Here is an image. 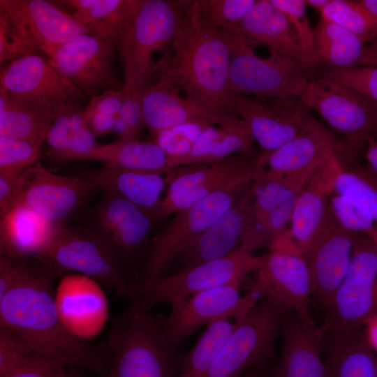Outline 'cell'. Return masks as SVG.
I'll use <instances>...</instances> for the list:
<instances>
[{
    "mask_svg": "<svg viewBox=\"0 0 377 377\" xmlns=\"http://www.w3.org/2000/svg\"><path fill=\"white\" fill-rule=\"evenodd\" d=\"M55 277L34 261L20 282L0 298V327L16 332L43 356L104 377L108 350L78 339L65 327L54 298Z\"/></svg>",
    "mask_w": 377,
    "mask_h": 377,
    "instance_id": "cell-1",
    "label": "cell"
},
{
    "mask_svg": "<svg viewBox=\"0 0 377 377\" xmlns=\"http://www.w3.org/2000/svg\"><path fill=\"white\" fill-rule=\"evenodd\" d=\"M182 14L163 57L155 64L156 80L168 82L217 111L236 115L229 84L230 50L222 30L209 23L193 0H181Z\"/></svg>",
    "mask_w": 377,
    "mask_h": 377,
    "instance_id": "cell-2",
    "label": "cell"
},
{
    "mask_svg": "<svg viewBox=\"0 0 377 377\" xmlns=\"http://www.w3.org/2000/svg\"><path fill=\"white\" fill-rule=\"evenodd\" d=\"M163 318L130 300L108 332L104 377H177L182 357L166 334Z\"/></svg>",
    "mask_w": 377,
    "mask_h": 377,
    "instance_id": "cell-3",
    "label": "cell"
},
{
    "mask_svg": "<svg viewBox=\"0 0 377 377\" xmlns=\"http://www.w3.org/2000/svg\"><path fill=\"white\" fill-rule=\"evenodd\" d=\"M37 262L56 277L80 274L96 280L119 298L131 300L135 297L138 274L131 263L90 227L64 225Z\"/></svg>",
    "mask_w": 377,
    "mask_h": 377,
    "instance_id": "cell-4",
    "label": "cell"
},
{
    "mask_svg": "<svg viewBox=\"0 0 377 377\" xmlns=\"http://www.w3.org/2000/svg\"><path fill=\"white\" fill-rule=\"evenodd\" d=\"M222 31L230 46L229 84L235 94L267 99L300 97L316 77L318 66L300 64L274 54L267 59L260 58L243 36L232 30Z\"/></svg>",
    "mask_w": 377,
    "mask_h": 377,
    "instance_id": "cell-5",
    "label": "cell"
},
{
    "mask_svg": "<svg viewBox=\"0 0 377 377\" xmlns=\"http://www.w3.org/2000/svg\"><path fill=\"white\" fill-rule=\"evenodd\" d=\"M342 135L334 146L342 167L354 164L364 151L374 131L372 101L356 91L325 77L316 76L300 96Z\"/></svg>",
    "mask_w": 377,
    "mask_h": 377,
    "instance_id": "cell-6",
    "label": "cell"
},
{
    "mask_svg": "<svg viewBox=\"0 0 377 377\" xmlns=\"http://www.w3.org/2000/svg\"><path fill=\"white\" fill-rule=\"evenodd\" d=\"M292 311L265 293L239 321L216 357L206 377H240L275 355L276 339Z\"/></svg>",
    "mask_w": 377,
    "mask_h": 377,
    "instance_id": "cell-7",
    "label": "cell"
},
{
    "mask_svg": "<svg viewBox=\"0 0 377 377\" xmlns=\"http://www.w3.org/2000/svg\"><path fill=\"white\" fill-rule=\"evenodd\" d=\"M263 259V256L239 249L219 258L139 282L132 300L149 310L163 303L173 307L198 293L233 283H244L251 273L260 268Z\"/></svg>",
    "mask_w": 377,
    "mask_h": 377,
    "instance_id": "cell-8",
    "label": "cell"
},
{
    "mask_svg": "<svg viewBox=\"0 0 377 377\" xmlns=\"http://www.w3.org/2000/svg\"><path fill=\"white\" fill-rule=\"evenodd\" d=\"M251 183H239L221 189L176 213L166 227L149 242L139 282L166 274L176 258L230 208Z\"/></svg>",
    "mask_w": 377,
    "mask_h": 377,
    "instance_id": "cell-9",
    "label": "cell"
},
{
    "mask_svg": "<svg viewBox=\"0 0 377 377\" xmlns=\"http://www.w3.org/2000/svg\"><path fill=\"white\" fill-rule=\"evenodd\" d=\"M258 155L257 151L237 154L218 162L170 168L158 216L177 213L235 184L252 182L259 170Z\"/></svg>",
    "mask_w": 377,
    "mask_h": 377,
    "instance_id": "cell-10",
    "label": "cell"
},
{
    "mask_svg": "<svg viewBox=\"0 0 377 377\" xmlns=\"http://www.w3.org/2000/svg\"><path fill=\"white\" fill-rule=\"evenodd\" d=\"M377 316V243L360 233L348 272L325 315L330 330L362 328Z\"/></svg>",
    "mask_w": 377,
    "mask_h": 377,
    "instance_id": "cell-11",
    "label": "cell"
},
{
    "mask_svg": "<svg viewBox=\"0 0 377 377\" xmlns=\"http://www.w3.org/2000/svg\"><path fill=\"white\" fill-rule=\"evenodd\" d=\"M97 190L88 177L58 175L37 162L20 176L12 207L24 204L47 220L66 225Z\"/></svg>",
    "mask_w": 377,
    "mask_h": 377,
    "instance_id": "cell-12",
    "label": "cell"
},
{
    "mask_svg": "<svg viewBox=\"0 0 377 377\" xmlns=\"http://www.w3.org/2000/svg\"><path fill=\"white\" fill-rule=\"evenodd\" d=\"M243 283H233L198 293L172 307L163 325L170 341L177 346L199 327L221 319L242 320L264 296L265 291L255 281L243 296Z\"/></svg>",
    "mask_w": 377,
    "mask_h": 377,
    "instance_id": "cell-13",
    "label": "cell"
},
{
    "mask_svg": "<svg viewBox=\"0 0 377 377\" xmlns=\"http://www.w3.org/2000/svg\"><path fill=\"white\" fill-rule=\"evenodd\" d=\"M182 14L181 1L142 0L131 48L121 60L125 87L139 90L155 77L154 52L169 46Z\"/></svg>",
    "mask_w": 377,
    "mask_h": 377,
    "instance_id": "cell-14",
    "label": "cell"
},
{
    "mask_svg": "<svg viewBox=\"0 0 377 377\" xmlns=\"http://www.w3.org/2000/svg\"><path fill=\"white\" fill-rule=\"evenodd\" d=\"M0 92L52 111L62 104L85 97L50 59L40 52L1 65Z\"/></svg>",
    "mask_w": 377,
    "mask_h": 377,
    "instance_id": "cell-15",
    "label": "cell"
},
{
    "mask_svg": "<svg viewBox=\"0 0 377 377\" xmlns=\"http://www.w3.org/2000/svg\"><path fill=\"white\" fill-rule=\"evenodd\" d=\"M300 189L260 168L252 182V202L239 250L270 247L286 231Z\"/></svg>",
    "mask_w": 377,
    "mask_h": 377,
    "instance_id": "cell-16",
    "label": "cell"
},
{
    "mask_svg": "<svg viewBox=\"0 0 377 377\" xmlns=\"http://www.w3.org/2000/svg\"><path fill=\"white\" fill-rule=\"evenodd\" d=\"M114 45L86 34L59 47L50 60L73 85L90 98L110 90L124 91L114 73Z\"/></svg>",
    "mask_w": 377,
    "mask_h": 377,
    "instance_id": "cell-17",
    "label": "cell"
},
{
    "mask_svg": "<svg viewBox=\"0 0 377 377\" xmlns=\"http://www.w3.org/2000/svg\"><path fill=\"white\" fill-rule=\"evenodd\" d=\"M234 103L236 115L246 124L263 151L289 142L313 117L298 96L267 99L235 94Z\"/></svg>",
    "mask_w": 377,
    "mask_h": 377,
    "instance_id": "cell-18",
    "label": "cell"
},
{
    "mask_svg": "<svg viewBox=\"0 0 377 377\" xmlns=\"http://www.w3.org/2000/svg\"><path fill=\"white\" fill-rule=\"evenodd\" d=\"M0 8L22 37L50 58L60 46L90 34L73 14L45 0H0Z\"/></svg>",
    "mask_w": 377,
    "mask_h": 377,
    "instance_id": "cell-19",
    "label": "cell"
},
{
    "mask_svg": "<svg viewBox=\"0 0 377 377\" xmlns=\"http://www.w3.org/2000/svg\"><path fill=\"white\" fill-rule=\"evenodd\" d=\"M341 167L334 151L317 168L298 193L286 235L303 255L332 220L330 198Z\"/></svg>",
    "mask_w": 377,
    "mask_h": 377,
    "instance_id": "cell-20",
    "label": "cell"
},
{
    "mask_svg": "<svg viewBox=\"0 0 377 377\" xmlns=\"http://www.w3.org/2000/svg\"><path fill=\"white\" fill-rule=\"evenodd\" d=\"M359 234L343 228L332 215L327 228L304 254L312 297L325 315L348 272Z\"/></svg>",
    "mask_w": 377,
    "mask_h": 377,
    "instance_id": "cell-21",
    "label": "cell"
},
{
    "mask_svg": "<svg viewBox=\"0 0 377 377\" xmlns=\"http://www.w3.org/2000/svg\"><path fill=\"white\" fill-rule=\"evenodd\" d=\"M256 273V281L268 293L295 313L306 329L316 326L310 311L311 282L306 260L303 254L285 249H273L263 256Z\"/></svg>",
    "mask_w": 377,
    "mask_h": 377,
    "instance_id": "cell-22",
    "label": "cell"
},
{
    "mask_svg": "<svg viewBox=\"0 0 377 377\" xmlns=\"http://www.w3.org/2000/svg\"><path fill=\"white\" fill-rule=\"evenodd\" d=\"M334 151L330 135L312 117L289 142L274 151L259 153L258 166L301 190Z\"/></svg>",
    "mask_w": 377,
    "mask_h": 377,
    "instance_id": "cell-23",
    "label": "cell"
},
{
    "mask_svg": "<svg viewBox=\"0 0 377 377\" xmlns=\"http://www.w3.org/2000/svg\"><path fill=\"white\" fill-rule=\"evenodd\" d=\"M179 88L162 80H156L138 90L144 127L152 135L193 121L212 126H226L237 116L214 110L190 96L182 98Z\"/></svg>",
    "mask_w": 377,
    "mask_h": 377,
    "instance_id": "cell-24",
    "label": "cell"
},
{
    "mask_svg": "<svg viewBox=\"0 0 377 377\" xmlns=\"http://www.w3.org/2000/svg\"><path fill=\"white\" fill-rule=\"evenodd\" d=\"M103 286L87 276L63 275L54 290L61 319L75 337L87 341L103 330L109 318V303Z\"/></svg>",
    "mask_w": 377,
    "mask_h": 377,
    "instance_id": "cell-25",
    "label": "cell"
},
{
    "mask_svg": "<svg viewBox=\"0 0 377 377\" xmlns=\"http://www.w3.org/2000/svg\"><path fill=\"white\" fill-rule=\"evenodd\" d=\"M102 193L90 228L131 263L147 242L151 216L117 195Z\"/></svg>",
    "mask_w": 377,
    "mask_h": 377,
    "instance_id": "cell-26",
    "label": "cell"
},
{
    "mask_svg": "<svg viewBox=\"0 0 377 377\" xmlns=\"http://www.w3.org/2000/svg\"><path fill=\"white\" fill-rule=\"evenodd\" d=\"M328 329L325 320L306 329L292 311L282 325L279 359L269 377H332L323 357V341Z\"/></svg>",
    "mask_w": 377,
    "mask_h": 377,
    "instance_id": "cell-27",
    "label": "cell"
},
{
    "mask_svg": "<svg viewBox=\"0 0 377 377\" xmlns=\"http://www.w3.org/2000/svg\"><path fill=\"white\" fill-rule=\"evenodd\" d=\"M252 196L251 183L230 208L176 258L178 269L175 272L239 250L248 225Z\"/></svg>",
    "mask_w": 377,
    "mask_h": 377,
    "instance_id": "cell-28",
    "label": "cell"
},
{
    "mask_svg": "<svg viewBox=\"0 0 377 377\" xmlns=\"http://www.w3.org/2000/svg\"><path fill=\"white\" fill-rule=\"evenodd\" d=\"M63 226L24 204H15L0 217V254L38 261L51 247Z\"/></svg>",
    "mask_w": 377,
    "mask_h": 377,
    "instance_id": "cell-29",
    "label": "cell"
},
{
    "mask_svg": "<svg viewBox=\"0 0 377 377\" xmlns=\"http://www.w3.org/2000/svg\"><path fill=\"white\" fill-rule=\"evenodd\" d=\"M253 47L265 45L274 54L295 62L316 66L302 50L297 33L288 17L269 0H256L243 19L232 29Z\"/></svg>",
    "mask_w": 377,
    "mask_h": 377,
    "instance_id": "cell-30",
    "label": "cell"
},
{
    "mask_svg": "<svg viewBox=\"0 0 377 377\" xmlns=\"http://www.w3.org/2000/svg\"><path fill=\"white\" fill-rule=\"evenodd\" d=\"M142 0H66L90 34L112 43L121 60L130 51Z\"/></svg>",
    "mask_w": 377,
    "mask_h": 377,
    "instance_id": "cell-31",
    "label": "cell"
},
{
    "mask_svg": "<svg viewBox=\"0 0 377 377\" xmlns=\"http://www.w3.org/2000/svg\"><path fill=\"white\" fill-rule=\"evenodd\" d=\"M367 332L328 330L323 353L332 377H377L376 357Z\"/></svg>",
    "mask_w": 377,
    "mask_h": 377,
    "instance_id": "cell-32",
    "label": "cell"
},
{
    "mask_svg": "<svg viewBox=\"0 0 377 377\" xmlns=\"http://www.w3.org/2000/svg\"><path fill=\"white\" fill-rule=\"evenodd\" d=\"M162 173L101 167L87 176L102 191L117 195L135 204L151 217L157 216L161 194L166 184Z\"/></svg>",
    "mask_w": 377,
    "mask_h": 377,
    "instance_id": "cell-33",
    "label": "cell"
},
{
    "mask_svg": "<svg viewBox=\"0 0 377 377\" xmlns=\"http://www.w3.org/2000/svg\"><path fill=\"white\" fill-rule=\"evenodd\" d=\"M365 43L343 27L320 17L313 32V56L318 66L332 69L360 67Z\"/></svg>",
    "mask_w": 377,
    "mask_h": 377,
    "instance_id": "cell-34",
    "label": "cell"
},
{
    "mask_svg": "<svg viewBox=\"0 0 377 377\" xmlns=\"http://www.w3.org/2000/svg\"><path fill=\"white\" fill-rule=\"evenodd\" d=\"M89 161L102 167L156 172L166 175L167 154L154 142L118 139L107 144L98 143Z\"/></svg>",
    "mask_w": 377,
    "mask_h": 377,
    "instance_id": "cell-35",
    "label": "cell"
},
{
    "mask_svg": "<svg viewBox=\"0 0 377 377\" xmlns=\"http://www.w3.org/2000/svg\"><path fill=\"white\" fill-rule=\"evenodd\" d=\"M52 121V110L0 92V136L43 145Z\"/></svg>",
    "mask_w": 377,
    "mask_h": 377,
    "instance_id": "cell-36",
    "label": "cell"
},
{
    "mask_svg": "<svg viewBox=\"0 0 377 377\" xmlns=\"http://www.w3.org/2000/svg\"><path fill=\"white\" fill-rule=\"evenodd\" d=\"M235 325L228 318L209 324L195 344L182 357L177 377H206Z\"/></svg>",
    "mask_w": 377,
    "mask_h": 377,
    "instance_id": "cell-37",
    "label": "cell"
},
{
    "mask_svg": "<svg viewBox=\"0 0 377 377\" xmlns=\"http://www.w3.org/2000/svg\"><path fill=\"white\" fill-rule=\"evenodd\" d=\"M85 121L84 109L78 101H71L53 110V121L45 142L46 154L58 162H66L73 133Z\"/></svg>",
    "mask_w": 377,
    "mask_h": 377,
    "instance_id": "cell-38",
    "label": "cell"
},
{
    "mask_svg": "<svg viewBox=\"0 0 377 377\" xmlns=\"http://www.w3.org/2000/svg\"><path fill=\"white\" fill-rule=\"evenodd\" d=\"M321 17L358 36L364 43L377 38V20L357 1L330 0Z\"/></svg>",
    "mask_w": 377,
    "mask_h": 377,
    "instance_id": "cell-39",
    "label": "cell"
},
{
    "mask_svg": "<svg viewBox=\"0 0 377 377\" xmlns=\"http://www.w3.org/2000/svg\"><path fill=\"white\" fill-rule=\"evenodd\" d=\"M333 191L355 201L377 226V184L367 175L341 167L336 176Z\"/></svg>",
    "mask_w": 377,
    "mask_h": 377,
    "instance_id": "cell-40",
    "label": "cell"
},
{
    "mask_svg": "<svg viewBox=\"0 0 377 377\" xmlns=\"http://www.w3.org/2000/svg\"><path fill=\"white\" fill-rule=\"evenodd\" d=\"M330 206L333 216L343 228L367 235L377 243V226L371 216L355 201L333 191Z\"/></svg>",
    "mask_w": 377,
    "mask_h": 377,
    "instance_id": "cell-41",
    "label": "cell"
},
{
    "mask_svg": "<svg viewBox=\"0 0 377 377\" xmlns=\"http://www.w3.org/2000/svg\"><path fill=\"white\" fill-rule=\"evenodd\" d=\"M204 18L220 30L234 28L246 15L256 0H193Z\"/></svg>",
    "mask_w": 377,
    "mask_h": 377,
    "instance_id": "cell-42",
    "label": "cell"
},
{
    "mask_svg": "<svg viewBox=\"0 0 377 377\" xmlns=\"http://www.w3.org/2000/svg\"><path fill=\"white\" fill-rule=\"evenodd\" d=\"M212 125L201 121L186 123L152 135L154 141L167 154V158L186 154L202 132Z\"/></svg>",
    "mask_w": 377,
    "mask_h": 377,
    "instance_id": "cell-43",
    "label": "cell"
},
{
    "mask_svg": "<svg viewBox=\"0 0 377 377\" xmlns=\"http://www.w3.org/2000/svg\"><path fill=\"white\" fill-rule=\"evenodd\" d=\"M317 76L341 83L369 100L377 102V66H367L347 69L319 66Z\"/></svg>",
    "mask_w": 377,
    "mask_h": 377,
    "instance_id": "cell-44",
    "label": "cell"
},
{
    "mask_svg": "<svg viewBox=\"0 0 377 377\" xmlns=\"http://www.w3.org/2000/svg\"><path fill=\"white\" fill-rule=\"evenodd\" d=\"M42 146L0 136V172L22 174L37 163Z\"/></svg>",
    "mask_w": 377,
    "mask_h": 377,
    "instance_id": "cell-45",
    "label": "cell"
},
{
    "mask_svg": "<svg viewBox=\"0 0 377 377\" xmlns=\"http://www.w3.org/2000/svg\"><path fill=\"white\" fill-rule=\"evenodd\" d=\"M37 353L25 357L0 377H89Z\"/></svg>",
    "mask_w": 377,
    "mask_h": 377,
    "instance_id": "cell-46",
    "label": "cell"
},
{
    "mask_svg": "<svg viewBox=\"0 0 377 377\" xmlns=\"http://www.w3.org/2000/svg\"><path fill=\"white\" fill-rule=\"evenodd\" d=\"M289 20L298 36L303 51L316 65L313 56V32L306 13V3L302 0H269Z\"/></svg>",
    "mask_w": 377,
    "mask_h": 377,
    "instance_id": "cell-47",
    "label": "cell"
},
{
    "mask_svg": "<svg viewBox=\"0 0 377 377\" xmlns=\"http://www.w3.org/2000/svg\"><path fill=\"white\" fill-rule=\"evenodd\" d=\"M33 52H39L20 34L6 13L0 8V64L10 63Z\"/></svg>",
    "mask_w": 377,
    "mask_h": 377,
    "instance_id": "cell-48",
    "label": "cell"
},
{
    "mask_svg": "<svg viewBox=\"0 0 377 377\" xmlns=\"http://www.w3.org/2000/svg\"><path fill=\"white\" fill-rule=\"evenodd\" d=\"M97 145L96 137L85 121L73 133L66 162L89 161Z\"/></svg>",
    "mask_w": 377,
    "mask_h": 377,
    "instance_id": "cell-49",
    "label": "cell"
},
{
    "mask_svg": "<svg viewBox=\"0 0 377 377\" xmlns=\"http://www.w3.org/2000/svg\"><path fill=\"white\" fill-rule=\"evenodd\" d=\"M33 262L0 256V298L20 282Z\"/></svg>",
    "mask_w": 377,
    "mask_h": 377,
    "instance_id": "cell-50",
    "label": "cell"
},
{
    "mask_svg": "<svg viewBox=\"0 0 377 377\" xmlns=\"http://www.w3.org/2000/svg\"><path fill=\"white\" fill-rule=\"evenodd\" d=\"M119 114L138 138L141 129L144 127L138 90L125 87L122 105Z\"/></svg>",
    "mask_w": 377,
    "mask_h": 377,
    "instance_id": "cell-51",
    "label": "cell"
},
{
    "mask_svg": "<svg viewBox=\"0 0 377 377\" xmlns=\"http://www.w3.org/2000/svg\"><path fill=\"white\" fill-rule=\"evenodd\" d=\"M124 91L110 90L90 98L85 112H98L116 117L120 112Z\"/></svg>",
    "mask_w": 377,
    "mask_h": 377,
    "instance_id": "cell-52",
    "label": "cell"
},
{
    "mask_svg": "<svg viewBox=\"0 0 377 377\" xmlns=\"http://www.w3.org/2000/svg\"><path fill=\"white\" fill-rule=\"evenodd\" d=\"M20 175L14 172H0V217L12 207L15 187Z\"/></svg>",
    "mask_w": 377,
    "mask_h": 377,
    "instance_id": "cell-53",
    "label": "cell"
},
{
    "mask_svg": "<svg viewBox=\"0 0 377 377\" xmlns=\"http://www.w3.org/2000/svg\"><path fill=\"white\" fill-rule=\"evenodd\" d=\"M85 121L94 135L100 137L113 131L115 117L98 112H85Z\"/></svg>",
    "mask_w": 377,
    "mask_h": 377,
    "instance_id": "cell-54",
    "label": "cell"
},
{
    "mask_svg": "<svg viewBox=\"0 0 377 377\" xmlns=\"http://www.w3.org/2000/svg\"><path fill=\"white\" fill-rule=\"evenodd\" d=\"M367 172H363L377 184V139L371 137L367 144L365 150Z\"/></svg>",
    "mask_w": 377,
    "mask_h": 377,
    "instance_id": "cell-55",
    "label": "cell"
},
{
    "mask_svg": "<svg viewBox=\"0 0 377 377\" xmlns=\"http://www.w3.org/2000/svg\"><path fill=\"white\" fill-rule=\"evenodd\" d=\"M360 64V66H377V38L365 45Z\"/></svg>",
    "mask_w": 377,
    "mask_h": 377,
    "instance_id": "cell-56",
    "label": "cell"
},
{
    "mask_svg": "<svg viewBox=\"0 0 377 377\" xmlns=\"http://www.w3.org/2000/svg\"><path fill=\"white\" fill-rule=\"evenodd\" d=\"M360 5L376 20H377V0H358Z\"/></svg>",
    "mask_w": 377,
    "mask_h": 377,
    "instance_id": "cell-57",
    "label": "cell"
},
{
    "mask_svg": "<svg viewBox=\"0 0 377 377\" xmlns=\"http://www.w3.org/2000/svg\"><path fill=\"white\" fill-rule=\"evenodd\" d=\"M304 1L306 5L316 8L320 13L325 6L329 3L330 0H306Z\"/></svg>",
    "mask_w": 377,
    "mask_h": 377,
    "instance_id": "cell-58",
    "label": "cell"
},
{
    "mask_svg": "<svg viewBox=\"0 0 377 377\" xmlns=\"http://www.w3.org/2000/svg\"><path fill=\"white\" fill-rule=\"evenodd\" d=\"M375 323H373L371 329L367 332L373 348L377 350V322Z\"/></svg>",
    "mask_w": 377,
    "mask_h": 377,
    "instance_id": "cell-59",
    "label": "cell"
},
{
    "mask_svg": "<svg viewBox=\"0 0 377 377\" xmlns=\"http://www.w3.org/2000/svg\"><path fill=\"white\" fill-rule=\"evenodd\" d=\"M256 366L246 370L240 377H264L265 375L256 368Z\"/></svg>",
    "mask_w": 377,
    "mask_h": 377,
    "instance_id": "cell-60",
    "label": "cell"
},
{
    "mask_svg": "<svg viewBox=\"0 0 377 377\" xmlns=\"http://www.w3.org/2000/svg\"><path fill=\"white\" fill-rule=\"evenodd\" d=\"M372 101L374 108V112H375V124H374V131L372 137L377 139V102L376 101Z\"/></svg>",
    "mask_w": 377,
    "mask_h": 377,
    "instance_id": "cell-61",
    "label": "cell"
},
{
    "mask_svg": "<svg viewBox=\"0 0 377 377\" xmlns=\"http://www.w3.org/2000/svg\"><path fill=\"white\" fill-rule=\"evenodd\" d=\"M376 368H377V356H376Z\"/></svg>",
    "mask_w": 377,
    "mask_h": 377,
    "instance_id": "cell-62",
    "label": "cell"
},
{
    "mask_svg": "<svg viewBox=\"0 0 377 377\" xmlns=\"http://www.w3.org/2000/svg\"><path fill=\"white\" fill-rule=\"evenodd\" d=\"M264 377H269V376H264Z\"/></svg>",
    "mask_w": 377,
    "mask_h": 377,
    "instance_id": "cell-63",
    "label": "cell"
}]
</instances>
